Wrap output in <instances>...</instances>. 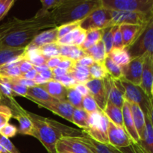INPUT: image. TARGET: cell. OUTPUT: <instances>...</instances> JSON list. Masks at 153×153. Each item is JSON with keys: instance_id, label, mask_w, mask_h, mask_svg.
I'll return each instance as SVG.
<instances>
[{"instance_id": "6da1fadb", "label": "cell", "mask_w": 153, "mask_h": 153, "mask_svg": "<svg viewBox=\"0 0 153 153\" xmlns=\"http://www.w3.org/2000/svg\"><path fill=\"white\" fill-rule=\"evenodd\" d=\"M34 128V137L43 144L49 153H57L56 144L64 137H80L82 130L70 127L49 117L40 116L26 111Z\"/></svg>"}, {"instance_id": "7a4b0ae2", "label": "cell", "mask_w": 153, "mask_h": 153, "mask_svg": "<svg viewBox=\"0 0 153 153\" xmlns=\"http://www.w3.org/2000/svg\"><path fill=\"white\" fill-rule=\"evenodd\" d=\"M102 7L101 0H64L58 7L50 10L56 27L80 22L91 12Z\"/></svg>"}, {"instance_id": "3957f363", "label": "cell", "mask_w": 153, "mask_h": 153, "mask_svg": "<svg viewBox=\"0 0 153 153\" xmlns=\"http://www.w3.org/2000/svg\"><path fill=\"white\" fill-rule=\"evenodd\" d=\"M56 27L54 19L50 13L45 16H34L31 18L21 19L19 18L13 17L8 19L7 22L0 25V40L5 36L27 29H39L45 31L47 28H53Z\"/></svg>"}, {"instance_id": "277c9868", "label": "cell", "mask_w": 153, "mask_h": 153, "mask_svg": "<svg viewBox=\"0 0 153 153\" xmlns=\"http://www.w3.org/2000/svg\"><path fill=\"white\" fill-rule=\"evenodd\" d=\"M102 7L109 10L153 14V0H101Z\"/></svg>"}, {"instance_id": "5b68a950", "label": "cell", "mask_w": 153, "mask_h": 153, "mask_svg": "<svg viewBox=\"0 0 153 153\" xmlns=\"http://www.w3.org/2000/svg\"><path fill=\"white\" fill-rule=\"evenodd\" d=\"M124 88V99L128 102L137 104L140 108L144 115L153 114L152 100H150L140 86L134 85L125 79H120Z\"/></svg>"}, {"instance_id": "8992f818", "label": "cell", "mask_w": 153, "mask_h": 153, "mask_svg": "<svg viewBox=\"0 0 153 153\" xmlns=\"http://www.w3.org/2000/svg\"><path fill=\"white\" fill-rule=\"evenodd\" d=\"M131 59L137 57L153 55V17L136 41L128 49Z\"/></svg>"}, {"instance_id": "52a82bcc", "label": "cell", "mask_w": 153, "mask_h": 153, "mask_svg": "<svg viewBox=\"0 0 153 153\" xmlns=\"http://www.w3.org/2000/svg\"><path fill=\"white\" fill-rule=\"evenodd\" d=\"M108 120L103 111L90 114V123L88 129L82 130L85 134L101 143L108 144Z\"/></svg>"}, {"instance_id": "ba28073f", "label": "cell", "mask_w": 153, "mask_h": 153, "mask_svg": "<svg viewBox=\"0 0 153 153\" xmlns=\"http://www.w3.org/2000/svg\"><path fill=\"white\" fill-rule=\"evenodd\" d=\"M111 26H114L111 20V10L102 7L91 12L85 19L81 21L79 25V27L85 31L105 29Z\"/></svg>"}, {"instance_id": "9c48e42d", "label": "cell", "mask_w": 153, "mask_h": 153, "mask_svg": "<svg viewBox=\"0 0 153 153\" xmlns=\"http://www.w3.org/2000/svg\"><path fill=\"white\" fill-rule=\"evenodd\" d=\"M111 20L113 25H140L147 23L153 17V14L137 13V12H126L111 10Z\"/></svg>"}, {"instance_id": "30bf717a", "label": "cell", "mask_w": 153, "mask_h": 153, "mask_svg": "<svg viewBox=\"0 0 153 153\" xmlns=\"http://www.w3.org/2000/svg\"><path fill=\"white\" fill-rule=\"evenodd\" d=\"M8 103L10 105V109L12 111L13 116L18 121L19 128L18 129V133L25 135L32 136L34 137V128L31 123V120L26 114V110L22 108L15 100L14 98L8 99Z\"/></svg>"}, {"instance_id": "8fae6325", "label": "cell", "mask_w": 153, "mask_h": 153, "mask_svg": "<svg viewBox=\"0 0 153 153\" xmlns=\"http://www.w3.org/2000/svg\"><path fill=\"white\" fill-rule=\"evenodd\" d=\"M32 102L37 104L39 107L47 109L55 114L58 115L73 123V113L74 108L67 100H58L55 99L50 102Z\"/></svg>"}, {"instance_id": "7c38bea8", "label": "cell", "mask_w": 153, "mask_h": 153, "mask_svg": "<svg viewBox=\"0 0 153 153\" xmlns=\"http://www.w3.org/2000/svg\"><path fill=\"white\" fill-rule=\"evenodd\" d=\"M145 57L146 56L132 58L128 64L121 67L123 79L133 85L140 86Z\"/></svg>"}, {"instance_id": "4fadbf2b", "label": "cell", "mask_w": 153, "mask_h": 153, "mask_svg": "<svg viewBox=\"0 0 153 153\" xmlns=\"http://www.w3.org/2000/svg\"><path fill=\"white\" fill-rule=\"evenodd\" d=\"M103 80L105 86L107 100L120 108H122L125 99L124 88L120 79H114L108 76Z\"/></svg>"}, {"instance_id": "5bb4252c", "label": "cell", "mask_w": 153, "mask_h": 153, "mask_svg": "<svg viewBox=\"0 0 153 153\" xmlns=\"http://www.w3.org/2000/svg\"><path fill=\"white\" fill-rule=\"evenodd\" d=\"M57 153H94L78 137L60 139L56 144Z\"/></svg>"}, {"instance_id": "9a60e30c", "label": "cell", "mask_w": 153, "mask_h": 153, "mask_svg": "<svg viewBox=\"0 0 153 153\" xmlns=\"http://www.w3.org/2000/svg\"><path fill=\"white\" fill-rule=\"evenodd\" d=\"M108 137L109 144L117 148L126 147L133 143L124 128L117 126L110 121L108 126Z\"/></svg>"}, {"instance_id": "2e32d148", "label": "cell", "mask_w": 153, "mask_h": 153, "mask_svg": "<svg viewBox=\"0 0 153 153\" xmlns=\"http://www.w3.org/2000/svg\"><path fill=\"white\" fill-rule=\"evenodd\" d=\"M90 94L95 100L100 110L103 111L107 103L105 86L103 79H91L85 83Z\"/></svg>"}, {"instance_id": "e0dca14e", "label": "cell", "mask_w": 153, "mask_h": 153, "mask_svg": "<svg viewBox=\"0 0 153 153\" xmlns=\"http://www.w3.org/2000/svg\"><path fill=\"white\" fill-rule=\"evenodd\" d=\"M146 95L153 100V55H147L144 58L141 83L140 85Z\"/></svg>"}, {"instance_id": "ac0fdd59", "label": "cell", "mask_w": 153, "mask_h": 153, "mask_svg": "<svg viewBox=\"0 0 153 153\" xmlns=\"http://www.w3.org/2000/svg\"><path fill=\"white\" fill-rule=\"evenodd\" d=\"M147 22V23H148ZM147 23L145 25H119L121 34H122L123 43L125 49L129 48L136 41L140 35Z\"/></svg>"}, {"instance_id": "d6986e66", "label": "cell", "mask_w": 153, "mask_h": 153, "mask_svg": "<svg viewBox=\"0 0 153 153\" xmlns=\"http://www.w3.org/2000/svg\"><path fill=\"white\" fill-rule=\"evenodd\" d=\"M123 113V125L124 128L127 134H128L133 142L134 143H139L140 141V137H139L137 131L134 126V122H133L132 117H131V108L130 104L128 101L125 100L123 103V105L122 108Z\"/></svg>"}, {"instance_id": "ffe728a7", "label": "cell", "mask_w": 153, "mask_h": 153, "mask_svg": "<svg viewBox=\"0 0 153 153\" xmlns=\"http://www.w3.org/2000/svg\"><path fill=\"white\" fill-rule=\"evenodd\" d=\"M85 145L88 146L94 153H123L118 148L109 144L101 143L88 137L83 132L82 136L78 137Z\"/></svg>"}, {"instance_id": "44dd1931", "label": "cell", "mask_w": 153, "mask_h": 153, "mask_svg": "<svg viewBox=\"0 0 153 153\" xmlns=\"http://www.w3.org/2000/svg\"><path fill=\"white\" fill-rule=\"evenodd\" d=\"M138 143L147 153H153L152 115H145V127L143 137Z\"/></svg>"}, {"instance_id": "7402d4cb", "label": "cell", "mask_w": 153, "mask_h": 153, "mask_svg": "<svg viewBox=\"0 0 153 153\" xmlns=\"http://www.w3.org/2000/svg\"><path fill=\"white\" fill-rule=\"evenodd\" d=\"M58 40V28L55 27V28L45 30L39 33L28 46H31V47L40 48L44 45L57 43Z\"/></svg>"}, {"instance_id": "603a6c76", "label": "cell", "mask_w": 153, "mask_h": 153, "mask_svg": "<svg viewBox=\"0 0 153 153\" xmlns=\"http://www.w3.org/2000/svg\"><path fill=\"white\" fill-rule=\"evenodd\" d=\"M39 86L41 87L52 98L58 100H66L67 89L58 81L52 79Z\"/></svg>"}, {"instance_id": "cb8c5ba5", "label": "cell", "mask_w": 153, "mask_h": 153, "mask_svg": "<svg viewBox=\"0 0 153 153\" xmlns=\"http://www.w3.org/2000/svg\"><path fill=\"white\" fill-rule=\"evenodd\" d=\"M103 113L110 122H111L117 126L124 128L122 108H120L110 102L107 101Z\"/></svg>"}, {"instance_id": "d4e9b609", "label": "cell", "mask_w": 153, "mask_h": 153, "mask_svg": "<svg viewBox=\"0 0 153 153\" xmlns=\"http://www.w3.org/2000/svg\"><path fill=\"white\" fill-rule=\"evenodd\" d=\"M131 108V117H132L133 122L134 126L137 131L140 140L142 139L143 134V130L145 127V115L139 105L133 102H129Z\"/></svg>"}, {"instance_id": "484cf974", "label": "cell", "mask_w": 153, "mask_h": 153, "mask_svg": "<svg viewBox=\"0 0 153 153\" xmlns=\"http://www.w3.org/2000/svg\"><path fill=\"white\" fill-rule=\"evenodd\" d=\"M25 48H0V67L22 55Z\"/></svg>"}, {"instance_id": "4316f807", "label": "cell", "mask_w": 153, "mask_h": 153, "mask_svg": "<svg viewBox=\"0 0 153 153\" xmlns=\"http://www.w3.org/2000/svg\"><path fill=\"white\" fill-rule=\"evenodd\" d=\"M25 98L28 99L31 101L38 102H50L55 100L39 85L28 88Z\"/></svg>"}, {"instance_id": "83f0119b", "label": "cell", "mask_w": 153, "mask_h": 153, "mask_svg": "<svg viewBox=\"0 0 153 153\" xmlns=\"http://www.w3.org/2000/svg\"><path fill=\"white\" fill-rule=\"evenodd\" d=\"M85 52L87 55L91 56L95 62L104 63L105 59L107 57L105 48L102 40H100L91 48L85 50Z\"/></svg>"}, {"instance_id": "f1b7e54d", "label": "cell", "mask_w": 153, "mask_h": 153, "mask_svg": "<svg viewBox=\"0 0 153 153\" xmlns=\"http://www.w3.org/2000/svg\"><path fill=\"white\" fill-rule=\"evenodd\" d=\"M107 56L109 57L115 64L121 67L126 65L131 60L128 51L126 49H113L108 54Z\"/></svg>"}, {"instance_id": "f546056e", "label": "cell", "mask_w": 153, "mask_h": 153, "mask_svg": "<svg viewBox=\"0 0 153 153\" xmlns=\"http://www.w3.org/2000/svg\"><path fill=\"white\" fill-rule=\"evenodd\" d=\"M69 74L73 76L78 83L85 84L91 80V76L90 75L89 67H82L75 63V65L71 70L69 71Z\"/></svg>"}, {"instance_id": "4dcf8cb0", "label": "cell", "mask_w": 153, "mask_h": 153, "mask_svg": "<svg viewBox=\"0 0 153 153\" xmlns=\"http://www.w3.org/2000/svg\"><path fill=\"white\" fill-rule=\"evenodd\" d=\"M103 31L104 29L91 30V31H86V38L85 42L79 47L83 51H85L97 44L98 42L102 40Z\"/></svg>"}, {"instance_id": "1f68e13d", "label": "cell", "mask_w": 153, "mask_h": 153, "mask_svg": "<svg viewBox=\"0 0 153 153\" xmlns=\"http://www.w3.org/2000/svg\"><path fill=\"white\" fill-rule=\"evenodd\" d=\"M73 123L82 128L88 129L90 123V114L83 109L74 108L73 113Z\"/></svg>"}, {"instance_id": "d6a6232c", "label": "cell", "mask_w": 153, "mask_h": 153, "mask_svg": "<svg viewBox=\"0 0 153 153\" xmlns=\"http://www.w3.org/2000/svg\"><path fill=\"white\" fill-rule=\"evenodd\" d=\"M60 48L61 46L58 43H49L39 48L40 54L47 61L52 58L60 56Z\"/></svg>"}, {"instance_id": "836d02e7", "label": "cell", "mask_w": 153, "mask_h": 153, "mask_svg": "<svg viewBox=\"0 0 153 153\" xmlns=\"http://www.w3.org/2000/svg\"><path fill=\"white\" fill-rule=\"evenodd\" d=\"M89 72L93 79H105L109 76L104 63L94 62L89 67Z\"/></svg>"}, {"instance_id": "e575fe53", "label": "cell", "mask_w": 153, "mask_h": 153, "mask_svg": "<svg viewBox=\"0 0 153 153\" xmlns=\"http://www.w3.org/2000/svg\"><path fill=\"white\" fill-rule=\"evenodd\" d=\"M66 100L74 108L82 109L83 97L74 88H68L66 96Z\"/></svg>"}, {"instance_id": "d590c367", "label": "cell", "mask_w": 153, "mask_h": 153, "mask_svg": "<svg viewBox=\"0 0 153 153\" xmlns=\"http://www.w3.org/2000/svg\"><path fill=\"white\" fill-rule=\"evenodd\" d=\"M104 65L109 76L114 79L119 80L122 78V69L121 67L115 64L109 57H106L104 61Z\"/></svg>"}, {"instance_id": "8d00e7d4", "label": "cell", "mask_w": 153, "mask_h": 153, "mask_svg": "<svg viewBox=\"0 0 153 153\" xmlns=\"http://www.w3.org/2000/svg\"><path fill=\"white\" fill-rule=\"evenodd\" d=\"M117 27V25H114V26L105 28L104 31H103L102 41L103 42V44H104L105 48L107 55L113 49L114 34Z\"/></svg>"}, {"instance_id": "74e56055", "label": "cell", "mask_w": 153, "mask_h": 153, "mask_svg": "<svg viewBox=\"0 0 153 153\" xmlns=\"http://www.w3.org/2000/svg\"><path fill=\"white\" fill-rule=\"evenodd\" d=\"M85 30L82 29L80 27L76 28L71 32L67 34V35L64 36L61 38L58 39L57 43L60 45V46H74V43L76 42L77 37L82 34Z\"/></svg>"}, {"instance_id": "f35d334b", "label": "cell", "mask_w": 153, "mask_h": 153, "mask_svg": "<svg viewBox=\"0 0 153 153\" xmlns=\"http://www.w3.org/2000/svg\"><path fill=\"white\" fill-rule=\"evenodd\" d=\"M82 109L89 114H92L96 113V112L102 111L100 108L98 107L97 103H96L95 100L91 96V94L83 97Z\"/></svg>"}, {"instance_id": "ab89813d", "label": "cell", "mask_w": 153, "mask_h": 153, "mask_svg": "<svg viewBox=\"0 0 153 153\" xmlns=\"http://www.w3.org/2000/svg\"><path fill=\"white\" fill-rule=\"evenodd\" d=\"M12 116L13 114L10 108L5 105L0 104V129L8 123Z\"/></svg>"}, {"instance_id": "60d3db41", "label": "cell", "mask_w": 153, "mask_h": 153, "mask_svg": "<svg viewBox=\"0 0 153 153\" xmlns=\"http://www.w3.org/2000/svg\"><path fill=\"white\" fill-rule=\"evenodd\" d=\"M80 22H80H71V23L64 24L61 26L57 27V28H58V39L61 38L74 29L79 28V25H80Z\"/></svg>"}, {"instance_id": "b9f144b4", "label": "cell", "mask_w": 153, "mask_h": 153, "mask_svg": "<svg viewBox=\"0 0 153 153\" xmlns=\"http://www.w3.org/2000/svg\"><path fill=\"white\" fill-rule=\"evenodd\" d=\"M54 79L58 81V82H60V83H61L63 86L65 87L67 89H68V88H73L75 87V85L78 83V82L75 80L74 78L72 76H70L69 73L65 75V76H61V77H56Z\"/></svg>"}, {"instance_id": "7bdbcfd3", "label": "cell", "mask_w": 153, "mask_h": 153, "mask_svg": "<svg viewBox=\"0 0 153 153\" xmlns=\"http://www.w3.org/2000/svg\"><path fill=\"white\" fill-rule=\"evenodd\" d=\"M86 55H87L85 51L82 50L79 46H71V49H70V53H69L67 58H70L72 61L76 62Z\"/></svg>"}, {"instance_id": "ee69618b", "label": "cell", "mask_w": 153, "mask_h": 153, "mask_svg": "<svg viewBox=\"0 0 153 153\" xmlns=\"http://www.w3.org/2000/svg\"><path fill=\"white\" fill-rule=\"evenodd\" d=\"M0 146H2L9 153H20L17 148L10 141V139L7 138L1 134H0Z\"/></svg>"}, {"instance_id": "f6af8a7d", "label": "cell", "mask_w": 153, "mask_h": 153, "mask_svg": "<svg viewBox=\"0 0 153 153\" xmlns=\"http://www.w3.org/2000/svg\"><path fill=\"white\" fill-rule=\"evenodd\" d=\"M63 1L64 0H41L40 1L42 4L41 10L49 12L62 4Z\"/></svg>"}, {"instance_id": "bcb514c9", "label": "cell", "mask_w": 153, "mask_h": 153, "mask_svg": "<svg viewBox=\"0 0 153 153\" xmlns=\"http://www.w3.org/2000/svg\"><path fill=\"white\" fill-rule=\"evenodd\" d=\"M18 133V128L12 124L7 123L0 129V134L7 138L13 137Z\"/></svg>"}, {"instance_id": "7dc6e473", "label": "cell", "mask_w": 153, "mask_h": 153, "mask_svg": "<svg viewBox=\"0 0 153 153\" xmlns=\"http://www.w3.org/2000/svg\"><path fill=\"white\" fill-rule=\"evenodd\" d=\"M3 79H4V78H3ZM6 80H7V79H6ZM7 81L8 82L9 85H10V88H11L12 91H13V94L16 95V97H26L28 88H26V87L25 86H22V85H19V84L13 83V82H9L8 80Z\"/></svg>"}, {"instance_id": "c3c4849f", "label": "cell", "mask_w": 153, "mask_h": 153, "mask_svg": "<svg viewBox=\"0 0 153 153\" xmlns=\"http://www.w3.org/2000/svg\"><path fill=\"white\" fill-rule=\"evenodd\" d=\"M118 149L123 153H147L138 143H134V142L126 147L118 148Z\"/></svg>"}, {"instance_id": "681fc988", "label": "cell", "mask_w": 153, "mask_h": 153, "mask_svg": "<svg viewBox=\"0 0 153 153\" xmlns=\"http://www.w3.org/2000/svg\"><path fill=\"white\" fill-rule=\"evenodd\" d=\"M113 49H125L123 46V43L122 34H121L119 25H117V27L116 30H115L114 31V34Z\"/></svg>"}, {"instance_id": "f907efd6", "label": "cell", "mask_w": 153, "mask_h": 153, "mask_svg": "<svg viewBox=\"0 0 153 153\" xmlns=\"http://www.w3.org/2000/svg\"><path fill=\"white\" fill-rule=\"evenodd\" d=\"M14 2V0H4V4L1 6V8L0 10V20H1L5 16V15L8 13L9 10L13 6Z\"/></svg>"}, {"instance_id": "816d5d0a", "label": "cell", "mask_w": 153, "mask_h": 153, "mask_svg": "<svg viewBox=\"0 0 153 153\" xmlns=\"http://www.w3.org/2000/svg\"><path fill=\"white\" fill-rule=\"evenodd\" d=\"M61 58H62V57H61ZM75 63H76L75 61H72L70 58H62L61 62L58 64V67L64 69V70H67V71H70V70H71L73 68V67H74L75 65Z\"/></svg>"}, {"instance_id": "f5cc1de1", "label": "cell", "mask_w": 153, "mask_h": 153, "mask_svg": "<svg viewBox=\"0 0 153 153\" xmlns=\"http://www.w3.org/2000/svg\"><path fill=\"white\" fill-rule=\"evenodd\" d=\"M94 62H95V61H94V60L93 59L91 56L86 55V56L83 57V58H81V59L79 60L78 61H76V63L77 64H79V65L82 66V67H90Z\"/></svg>"}, {"instance_id": "db71d44e", "label": "cell", "mask_w": 153, "mask_h": 153, "mask_svg": "<svg viewBox=\"0 0 153 153\" xmlns=\"http://www.w3.org/2000/svg\"><path fill=\"white\" fill-rule=\"evenodd\" d=\"M61 56L59 57H55V58H52L50 59L47 60L46 62V65L47 66L48 68L50 69V70H52V69H55L56 67H58V64L61 62Z\"/></svg>"}, {"instance_id": "11a10c76", "label": "cell", "mask_w": 153, "mask_h": 153, "mask_svg": "<svg viewBox=\"0 0 153 153\" xmlns=\"http://www.w3.org/2000/svg\"><path fill=\"white\" fill-rule=\"evenodd\" d=\"M74 89H76L82 97H86V96L90 95V92L88 88H87V86L85 85V84L83 83H77L75 85Z\"/></svg>"}, {"instance_id": "9f6ffc18", "label": "cell", "mask_w": 153, "mask_h": 153, "mask_svg": "<svg viewBox=\"0 0 153 153\" xmlns=\"http://www.w3.org/2000/svg\"><path fill=\"white\" fill-rule=\"evenodd\" d=\"M19 71H20V73L22 74V73H27L28 71L31 70V69H33V65L31 64H30L29 62H28V61H23L19 64Z\"/></svg>"}, {"instance_id": "6f0895ef", "label": "cell", "mask_w": 153, "mask_h": 153, "mask_svg": "<svg viewBox=\"0 0 153 153\" xmlns=\"http://www.w3.org/2000/svg\"><path fill=\"white\" fill-rule=\"evenodd\" d=\"M37 71L34 69H31V70L28 71L27 73H22V74H20L19 77L22 78V79H28V80H34V79L35 78L36 75H37Z\"/></svg>"}, {"instance_id": "680465c9", "label": "cell", "mask_w": 153, "mask_h": 153, "mask_svg": "<svg viewBox=\"0 0 153 153\" xmlns=\"http://www.w3.org/2000/svg\"><path fill=\"white\" fill-rule=\"evenodd\" d=\"M52 73H53V75H54V77L55 78L61 77V76H65V75L68 74V73H69V71H67V70H64V69L59 68V67H56V68H55V69H52ZM55 78H54V79H55Z\"/></svg>"}, {"instance_id": "91938a15", "label": "cell", "mask_w": 153, "mask_h": 153, "mask_svg": "<svg viewBox=\"0 0 153 153\" xmlns=\"http://www.w3.org/2000/svg\"><path fill=\"white\" fill-rule=\"evenodd\" d=\"M39 74H40L42 77L44 78L45 79H46L47 81L52 80V79H54V78H55L54 77L53 73H52V70H50V69H48L47 70L42 72V73H40Z\"/></svg>"}, {"instance_id": "94428289", "label": "cell", "mask_w": 153, "mask_h": 153, "mask_svg": "<svg viewBox=\"0 0 153 153\" xmlns=\"http://www.w3.org/2000/svg\"><path fill=\"white\" fill-rule=\"evenodd\" d=\"M34 82H35V84L37 85H43V84L46 83V82H48L46 79H45L44 78L42 77L41 76H40L39 73H37V75H36L35 78L34 79Z\"/></svg>"}, {"instance_id": "6125c7cd", "label": "cell", "mask_w": 153, "mask_h": 153, "mask_svg": "<svg viewBox=\"0 0 153 153\" xmlns=\"http://www.w3.org/2000/svg\"><path fill=\"white\" fill-rule=\"evenodd\" d=\"M33 67H34V70L37 71V73H42V72H43V71H46V70H47L48 69H49L46 64H43V65L37 66V67L33 66Z\"/></svg>"}, {"instance_id": "be15d7a7", "label": "cell", "mask_w": 153, "mask_h": 153, "mask_svg": "<svg viewBox=\"0 0 153 153\" xmlns=\"http://www.w3.org/2000/svg\"><path fill=\"white\" fill-rule=\"evenodd\" d=\"M0 153H9L7 151H6L1 146H0Z\"/></svg>"}, {"instance_id": "e7e4bbea", "label": "cell", "mask_w": 153, "mask_h": 153, "mask_svg": "<svg viewBox=\"0 0 153 153\" xmlns=\"http://www.w3.org/2000/svg\"><path fill=\"white\" fill-rule=\"evenodd\" d=\"M4 0H0V10H1V6L3 5V4H4Z\"/></svg>"}, {"instance_id": "03108f58", "label": "cell", "mask_w": 153, "mask_h": 153, "mask_svg": "<svg viewBox=\"0 0 153 153\" xmlns=\"http://www.w3.org/2000/svg\"><path fill=\"white\" fill-rule=\"evenodd\" d=\"M2 101H3V97H2V96L1 95V94H0V104H1Z\"/></svg>"}]
</instances>
